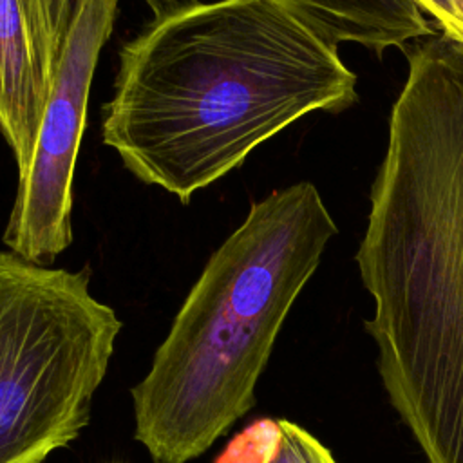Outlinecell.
Masks as SVG:
<instances>
[{
	"label": "cell",
	"instance_id": "6",
	"mask_svg": "<svg viewBox=\"0 0 463 463\" xmlns=\"http://www.w3.org/2000/svg\"><path fill=\"white\" fill-rule=\"evenodd\" d=\"M51 78L40 56L24 0H0V134L18 179L31 168Z\"/></svg>",
	"mask_w": 463,
	"mask_h": 463
},
{
	"label": "cell",
	"instance_id": "5",
	"mask_svg": "<svg viewBox=\"0 0 463 463\" xmlns=\"http://www.w3.org/2000/svg\"><path fill=\"white\" fill-rule=\"evenodd\" d=\"M118 0H72V13L38 128L33 163L18 179L2 241L18 257L49 266L72 242V181L99 52Z\"/></svg>",
	"mask_w": 463,
	"mask_h": 463
},
{
	"label": "cell",
	"instance_id": "8",
	"mask_svg": "<svg viewBox=\"0 0 463 463\" xmlns=\"http://www.w3.org/2000/svg\"><path fill=\"white\" fill-rule=\"evenodd\" d=\"M43 65L52 80L69 27L72 0H24Z\"/></svg>",
	"mask_w": 463,
	"mask_h": 463
},
{
	"label": "cell",
	"instance_id": "1",
	"mask_svg": "<svg viewBox=\"0 0 463 463\" xmlns=\"http://www.w3.org/2000/svg\"><path fill=\"white\" fill-rule=\"evenodd\" d=\"M358 99L338 47L273 0H174L123 43L101 141L190 203L260 143Z\"/></svg>",
	"mask_w": 463,
	"mask_h": 463
},
{
	"label": "cell",
	"instance_id": "9",
	"mask_svg": "<svg viewBox=\"0 0 463 463\" xmlns=\"http://www.w3.org/2000/svg\"><path fill=\"white\" fill-rule=\"evenodd\" d=\"M279 439V420L262 418L230 439L215 463H268Z\"/></svg>",
	"mask_w": 463,
	"mask_h": 463
},
{
	"label": "cell",
	"instance_id": "10",
	"mask_svg": "<svg viewBox=\"0 0 463 463\" xmlns=\"http://www.w3.org/2000/svg\"><path fill=\"white\" fill-rule=\"evenodd\" d=\"M268 463H336V459L306 429L289 420H279V439Z\"/></svg>",
	"mask_w": 463,
	"mask_h": 463
},
{
	"label": "cell",
	"instance_id": "11",
	"mask_svg": "<svg viewBox=\"0 0 463 463\" xmlns=\"http://www.w3.org/2000/svg\"><path fill=\"white\" fill-rule=\"evenodd\" d=\"M423 13L434 18L441 33L463 42V0H416Z\"/></svg>",
	"mask_w": 463,
	"mask_h": 463
},
{
	"label": "cell",
	"instance_id": "12",
	"mask_svg": "<svg viewBox=\"0 0 463 463\" xmlns=\"http://www.w3.org/2000/svg\"><path fill=\"white\" fill-rule=\"evenodd\" d=\"M150 7H152V11L156 13V11H159V9H163V7H166V5H170L174 0H145Z\"/></svg>",
	"mask_w": 463,
	"mask_h": 463
},
{
	"label": "cell",
	"instance_id": "3",
	"mask_svg": "<svg viewBox=\"0 0 463 463\" xmlns=\"http://www.w3.org/2000/svg\"><path fill=\"white\" fill-rule=\"evenodd\" d=\"M336 233L317 186L300 181L253 203L210 255L130 389L152 463L199 458L255 405L282 324Z\"/></svg>",
	"mask_w": 463,
	"mask_h": 463
},
{
	"label": "cell",
	"instance_id": "7",
	"mask_svg": "<svg viewBox=\"0 0 463 463\" xmlns=\"http://www.w3.org/2000/svg\"><path fill=\"white\" fill-rule=\"evenodd\" d=\"M333 45L358 43L382 52L434 33L416 0H273Z\"/></svg>",
	"mask_w": 463,
	"mask_h": 463
},
{
	"label": "cell",
	"instance_id": "2",
	"mask_svg": "<svg viewBox=\"0 0 463 463\" xmlns=\"http://www.w3.org/2000/svg\"><path fill=\"white\" fill-rule=\"evenodd\" d=\"M356 264L391 405L427 463H463V42L407 52Z\"/></svg>",
	"mask_w": 463,
	"mask_h": 463
},
{
	"label": "cell",
	"instance_id": "4",
	"mask_svg": "<svg viewBox=\"0 0 463 463\" xmlns=\"http://www.w3.org/2000/svg\"><path fill=\"white\" fill-rule=\"evenodd\" d=\"M121 329L87 268L0 251V463H43L81 436Z\"/></svg>",
	"mask_w": 463,
	"mask_h": 463
}]
</instances>
